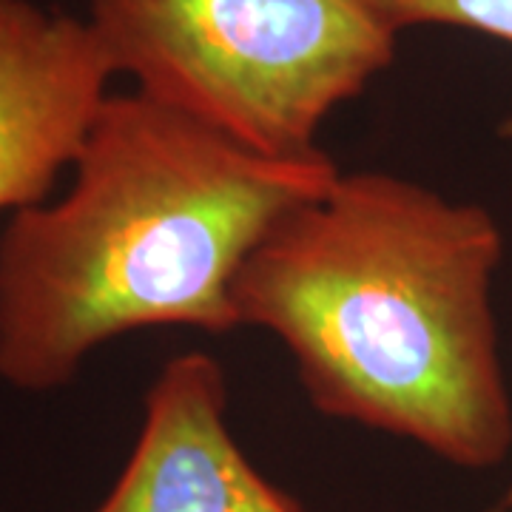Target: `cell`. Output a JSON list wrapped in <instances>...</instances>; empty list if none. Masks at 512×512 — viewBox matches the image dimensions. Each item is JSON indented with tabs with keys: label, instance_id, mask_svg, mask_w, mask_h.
<instances>
[{
	"label": "cell",
	"instance_id": "6da1fadb",
	"mask_svg": "<svg viewBox=\"0 0 512 512\" xmlns=\"http://www.w3.org/2000/svg\"><path fill=\"white\" fill-rule=\"evenodd\" d=\"M504 234L476 202L387 171H339L239 268V328L291 353L311 404L464 470L512 450L493 308Z\"/></svg>",
	"mask_w": 512,
	"mask_h": 512
},
{
	"label": "cell",
	"instance_id": "7a4b0ae2",
	"mask_svg": "<svg viewBox=\"0 0 512 512\" xmlns=\"http://www.w3.org/2000/svg\"><path fill=\"white\" fill-rule=\"evenodd\" d=\"M69 171L0 234V382L29 393L134 330H239L242 262L342 168L256 154L134 89L103 100Z\"/></svg>",
	"mask_w": 512,
	"mask_h": 512
},
{
	"label": "cell",
	"instance_id": "3957f363",
	"mask_svg": "<svg viewBox=\"0 0 512 512\" xmlns=\"http://www.w3.org/2000/svg\"><path fill=\"white\" fill-rule=\"evenodd\" d=\"M114 74L268 157L322 151L319 131L396 60L367 0H86Z\"/></svg>",
	"mask_w": 512,
	"mask_h": 512
},
{
	"label": "cell",
	"instance_id": "277c9868",
	"mask_svg": "<svg viewBox=\"0 0 512 512\" xmlns=\"http://www.w3.org/2000/svg\"><path fill=\"white\" fill-rule=\"evenodd\" d=\"M114 77L86 18L0 0V214L52 197Z\"/></svg>",
	"mask_w": 512,
	"mask_h": 512
},
{
	"label": "cell",
	"instance_id": "5b68a950",
	"mask_svg": "<svg viewBox=\"0 0 512 512\" xmlns=\"http://www.w3.org/2000/svg\"><path fill=\"white\" fill-rule=\"evenodd\" d=\"M94 512H305L242 453L228 427L222 365L174 356L146 393L143 427Z\"/></svg>",
	"mask_w": 512,
	"mask_h": 512
},
{
	"label": "cell",
	"instance_id": "8992f818",
	"mask_svg": "<svg viewBox=\"0 0 512 512\" xmlns=\"http://www.w3.org/2000/svg\"><path fill=\"white\" fill-rule=\"evenodd\" d=\"M402 35L413 26H453L512 46V0H367Z\"/></svg>",
	"mask_w": 512,
	"mask_h": 512
},
{
	"label": "cell",
	"instance_id": "52a82bcc",
	"mask_svg": "<svg viewBox=\"0 0 512 512\" xmlns=\"http://www.w3.org/2000/svg\"><path fill=\"white\" fill-rule=\"evenodd\" d=\"M498 134H501V137H504L507 143H512V117H507V120H504V123L498 126Z\"/></svg>",
	"mask_w": 512,
	"mask_h": 512
},
{
	"label": "cell",
	"instance_id": "ba28073f",
	"mask_svg": "<svg viewBox=\"0 0 512 512\" xmlns=\"http://www.w3.org/2000/svg\"><path fill=\"white\" fill-rule=\"evenodd\" d=\"M507 507H512V490H510V495H507Z\"/></svg>",
	"mask_w": 512,
	"mask_h": 512
},
{
	"label": "cell",
	"instance_id": "9c48e42d",
	"mask_svg": "<svg viewBox=\"0 0 512 512\" xmlns=\"http://www.w3.org/2000/svg\"><path fill=\"white\" fill-rule=\"evenodd\" d=\"M507 510V507H495V510H490V512H504Z\"/></svg>",
	"mask_w": 512,
	"mask_h": 512
}]
</instances>
